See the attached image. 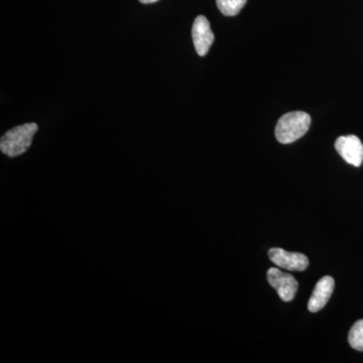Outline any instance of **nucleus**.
<instances>
[{"instance_id":"1","label":"nucleus","mask_w":363,"mask_h":363,"mask_svg":"<svg viewBox=\"0 0 363 363\" xmlns=\"http://www.w3.org/2000/svg\"><path fill=\"white\" fill-rule=\"evenodd\" d=\"M38 124L25 123L6 131L0 140V150L9 157L25 154L33 143V136L38 131Z\"/></svg>"},{"instance_id":"2","label":"nucleus","mask_w":363,"mask_h":363,"mask_svg":"<svg viewBox=\"0 0 363 363\" xmlns=\"http://www.w3.org/2000/svg\"><path fill=\"white\" fill-rule=\"evenodd\" d=\"M311 125V117L303 111L286 113L279 119L276 126L278 142L288 145L304 136Z\"/></svg>"},{"instance_id":"3","label":"nucleus","mask_w":363,"mask_h":363,"mask_svg":"<svg viewBox=\"0 0 363 363\" xmlns=\"http://www.w3.org/2000/svg\"><path fill=\"white\" fill-rule=\"evenodd\" d=\"M267 281L284 302H291L295 298L298 281L292 274L279 271L278 267H272L267 271Z\"/></svg>"},{"instance_id":"4","label":"nucleus","mask_w":363,"mask_h":363,"mask_svg":"<svg viewBox=\"0 0 363 363\" xmlns=\"http://www.w3.org/2000/svg\"><path fill=\"white\" fill-rule=\"evenodd\" d=\"M269 257L277 267L286 271L303 272L309 266V259L303 253L286 252L281 248L269 250Z\"/></svg>"},{"instance_id":"5","label":"nucleus","mask_w":363,"mask_h":363,"mask_svg":"<svg viewBox=\"0 0 363 363\" xmlns=\"http://www.w3.org/2000/svg\"><path fill=\"white\" fill-rule=\"evenodd\" d=\"M335 149L341 157L354 167L362 166L363 145L357 135L340 136L336 140Z\"/></svg>"},{"instance_id":"6","label":"nucleus","mask_w":363,"mask_h":363,"mask_svg":"<svg viewBox=\"0 0 363 363\" xmlns=\"http://www.w3.org/2000/svg\"><path fill=\"white\" fill-rule=\"evenodd\" d=\"M192 38L196 52L199 56L204 57L214 42V33L210 28L209 21L204 16L196 18L193 23Z\"/></svg>"},{"instance_id":"7","label":"nucleus","mask_w":363,"mask_h":363,"mask_svg":"<svg viewBox=\"0 0 363 363\" xmlns=\"http://www.w3.org/2000/svg\"><path fill=\"white\" fill-rule=\"evenodd\" d=\"M334 279L331 277H323L318 281L314 291H313L309 303H308V309L310 312L316 313L323 309L328 301L330 300L332 293L334 291Z\"/></svg>"},{"instance_id":"8","label":"nucleus","mask_w":363,"mask_h":363,"mask_svg":"<svg viewBox=\"0 0 363 363\" xmlns=\"http://www.w3.org/2000/svg\"><path fill=\"white\" fill-rule=\"evenodd\" d=\"M247 0H216L217 6L222 14L234 16L240 13Z\"/></svg>"},{"instance_id":"9","label":"nucleus","mask_w":363,"mask_h":363,"mask_svg":"<svg viewBox=\"0 0 363 363\" xmlns=\"http://www.w3.org/2000/svg\"><path fill=\"white\" fill-rule=\"evenodd\" d=\"M348 342L353 350L363 351V319L358 320L351 327L348 334Z\"/></svg>"},{"instance_id":"10","label":"nucleus","mask_w":363,"mask_h":363,"mask_svg":"<svg viewBox=\"0 0 363 363\" xmlns=\"http://www.w3.org/2000/svg\"><path fill=\"white\" fill-rule=\"evenodd\" d=\"M142 4H154V2H157V0H140Z\"/></svg>"}]
</instances>
